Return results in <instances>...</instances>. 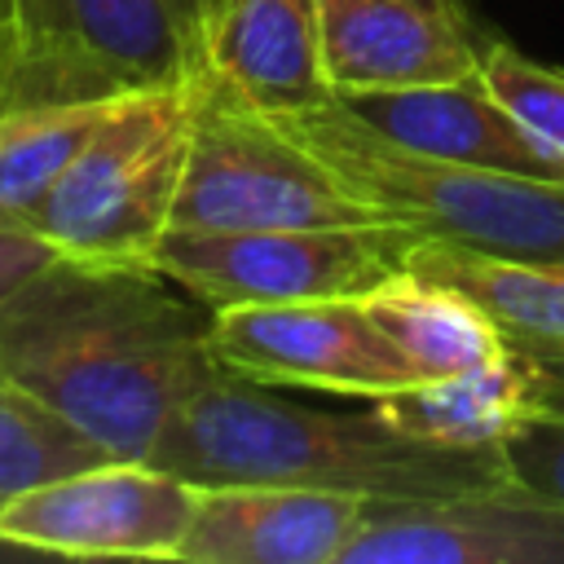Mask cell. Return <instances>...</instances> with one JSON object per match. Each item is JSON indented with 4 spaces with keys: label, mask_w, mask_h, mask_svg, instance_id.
<instances>
[{
    "label": "cell",
    "mask_w": 564,
    "mask_h": 564,
    "mask_svg": "<svg viewBox=\"0 0 564 564\" xmlns=\"http://www.w3.org/2000/svg\"><path fill=\"white\" fill-rule=\"evenodd\" d=\"M212 308L154 264L53 260L0 304V379L115 458H145L167 414L220 375Z\"/></svg>",
    "instance_id": "obj_1"
},
{
    "label": "cell",
    "mask_w": 564,
    "mask_h": 564,
    "mask_svg": "<svg viewBox=\"0 0 564 564\" xmlns=\"http://www.w3.org/2000/svg\"><path fill=\"white\" fill-rule=\"evenodd\" d=\"M145 463L212 485H291L361 502H427L516 489L502 445H436L383 414H330L220 370L159 427Z\"/></svg>",
    "instance_id": "obj_2"
},
{
    "label": "cell",
    "mask_w": 564,
    "mask_h": 564,
    "mask_svg": "<svg viewBox=\"0 0 564 564\" xmlns=\"http://www.w3.org/2000/svg\"><path fill=\"white\" fill-rule=\"evenodd\" d=\"M269 119L330 163L388 220H405L423 238L502 260L564 264V181L414 154L352 119L339 101Z\"/></svg>",
    "instance_id": "obj_3"
},
{
    "label": "cell",
    "mask_w": 564,
    "mask_h": 564,
    "mask_svg": "<svg viewBox=\"0 0 564 564\" xmlns=\"http://www.w3.org/2000/svg\"><path fill=\"white\" fill-rule=\"evenodd\" d=\"M216 0H0V119L194 88Z\"/></svg>",
    "instance_id": "obj_4"
},
{
    "label": "cell",
    "mask_w": 564,
    "mask_h": 564,
    "mask_svg": "<svg viewBox=\"0 0 564 564\" xmlns=\"http://www.w3.org/2000/svg\"><path fill=\"white\" fill-rule=\"evenodd\" d=\"M194 88L115 97L62 181L48 189L35 234L70 260L150 264L154 242L172 225L189 150Z\"/></svg>",
    "instance_id": "obj_5"
},
{
    "label": "cell",
    "mask_w": 564,
    "mask_h": 564,
    "mask_svg": "<svg viewBox=\"0 0 564 564\" xmlns=\"http://www.w3.org/2000/svg\"><path fill=\"white\" fill-rule=\"evenodd\" d=\"M388 220L308 145L238 101L216 75L194 88L189 150L167 229H291Z\"/></svg>",
    "instance_id": "obj_6"
},
{
    "label": "cell",
    "mask_w": 564,
    "mask_h": 564,
    "mask_svg": "<svg viewBox=\"0 0 564 564\" xmlns=\"http://www.w3.org/2000/svg\"><path fill=\"white\" fill-rule=\"evenodd\" d=\"M423 234L405 220L291 229H163L150 264L216 308L361 300L405 269Z\"/></svg>",
    "instance_id": "obj_7"
},
{
    "label": "cell",
    "mask_w": 564,
    "mask_h": 564,
    "mask_svg": "<svg viewBox=\"0 0 564 564\" xmlns=\"http://www.w3.org/2000/svg\"><path fill=\"white\" fill-rule=\"evenodd\" d=\"M220 370L264 388H317L379 401L419 383L397 339L361 300H295L216 308L207 330Z\"/></svg>",
    "instance_id": "obj_8"
},
{
    "label": "cell",
    "mask_w": 564,
    "mask_h": 564,
    "mask_svg": "<svg viewBox=\"0 0 564 564\" xmlns=\"http://www.w3.org/2000/svg\"><path fill=\"white\" fill-rule=\"evenodd\" d=\"M198 485L145 463L106 458L13 494L0 542L79 560H176Z\"/></svg>",
    "instance_id": "obj_9"
},
{
    "label": "cell",
    "mask_w": 564,
    "mask_h": 564,
    "mask_svg": "<svg viewBox=\"0 0 564 564\" xmlns=\"http://www.w3.org/2000/svg\"><path fill=\"white\" fill-rule=\"evenodd\" d=\"M339 564H564V507L529 489L361 502Z\"/></svg>",
    "instance_id": "obj_10"
},
{
    "label": "cell",
    "mask_w": 564,
    "mask_h": 564,
    "mask_svg": "<svg viewBox=\"0 0 564 564\" xmlns=\"http://www.w3.org/2000/svg\"><path fill=\"white\" fill-rule=\"evenodd\" d=\"M317 22L335 97L480 70L485 31L467 0H317Z\"/></svg>",
    "instance_id": "obj_11"
},
{
    "label": "cell",
    "mask_w": 564,
    "mask_h": 564,
    "mask_svg": "<svg viewBox=\"0 0 564 564\" xmlns=\"http://www.w3.org/2000/svg\"><path fill=\"white\" fill-rule=\"evenodd\" d=\"M352 119L375 128L379 137L463 167L520 172L564 181V154L538 141L476 75L445 84H410V88H366L335 97Z\"/></svg>",
    "instance_id": "obj_12"
},
{
    "label": "cell",
    "mask_w": 564,
    "mask_h": 564,
    "mask_svg": "<svg viewBox=\"0 0 564 564\" xmlns=\"http://www.w3.org/2000/svg\"><path fill=\"white\" fill-rule=\"evenodd\" d=\"M361 498L291 485L198 489L176 564H339Z\"/></svg>",
    "instance_id": "obj_13"
},
{
    "label": "cell",
    "mask_w": 564,
    "mask_h": 564,
    "mask_svg": "<svg viewBox=\"0 0 564 564\" xmlns=\"http://www.w3.org/2000/svg\"><path fill=\"white\" fill-rule=\"evenodd\" d=\"M207 66L260 115H291L335 101L322 62L317 0H216Z\"/></svg>",
    "instance_id": "obj_14"
},
{
    "label": "cell",
    "mask_w": 564,
    "mask_h": 564,
    "mask_svg": "<svg viewBox=\"0 0 564 564\" xmlns=\"http://www.w3.org/2000/svg\"><path fill=\"white\" fill-rule=\"evenodd\" d=\"M370 410L436 445H502L529 419L564 410V370L511 348L489 366L388 392Z\"/></svg>",
    "instance_id": "obj_15"
},
{
    "label": "cell",
    "mask_w": 564,
    "mask_h": 564,
    "mask_svg": "<svg viewBox=\"0 0 564 564\" xmlns=\"http://www.w3.org/2000/svg\"><path fill=\"white\" fill-rule=\"evenodd\" d=\"M361 304L397 339L419 379L463 375L511 352L502 326L467 291L410 269L379 282L370 295H361Z\"/></svg>",
    "instance_id": "obj_16"
},
{
    "label": "cell",
    "mask_w": 564,
    "mask_h": 564,
    "mask_svg": "<svg viewBox=\"0 0 564 564\" xmlns=\"http://www.w3.org/2000/svg\"><path fill=\"white\" fill-rule=\"evenodd\" d=\"M405 269L467 291L502 326L511 348L564 366V264L502 260L423 238L410 251Z\"/></svg>",
    "instance_id": "obj_17"
},
{
    "label": "cell",
    "mask_w": 564,
    "mask_h": 564,
    "mask_svg": "<svg viewBox=\"0 0 564 564\" xmlns=\"http://www.w3.org/2000/svg\"><path fill=\"white\" fill-rule=\"evenodd\" d=\"M110 101H75L0 119V225L35 229L48 189L62 181Z\"/></svg>",
    "instance_id": "obj_18"
},
{
    "label": "cell",
    "mask_w": 564,
    "mask_h": 564,
    "mask_svg": "<svg viewBox=\"0 0 564 564\" xmlns=\"http://www.w3.org/2000/svg\"><path fill=\"white\" fill-rule=\"evenodd\" d=\"M106 458H115L106 445H97L57 410L40 405L35 397L0 379V507L40 480H53Z\"/></svg>",
    "instance_id": "obj_19"
},
{
    "label": "cell",
    "mask_w": 564,
    "mask_h": 564,
    "mask_svg": "<svg viewBox=\"0 0 564 564\" xmlns=\"http://www.w3.org/2000/svg\"><path fill=\"white\" fill-rule=\"evenodd\" d=\"M480 79L551 150L564 154V70L520 53L511 40L480 35Z\"/></svg>",
    "instance_id": "obj_20"
},
{
    "label": "cell",
    "mask_w": 564,
    "mask_h": 564,
    "mask_svg": "<svg viewBox=\"0 0 564 564\" xmlns=\"http://www.w3.org/2000/svg\"><path fill=\"white\" fill-rule=\"evenodd\" d=\"M511 480L546 502L564 507V410H546L502 441Z\"/></svg>",
    "instance_id": "obj_21"
},
{
    "label": "cell",
    "mask_w": 564,
    "mask_h": 564,
    "mask_svg": "<svg viewBox=\"0 0 564 564\" xmlns=\"http://www.w3.org/2000/svg\"><path fill=\"white\" fill-rule=\"evenodd\" d=\"M53 260H62V251L35 234V229H13V225H0V304L26 286L35 273H44Z\"/></svg>",
    "instance_id": "obj_22"
}]
</instances>
